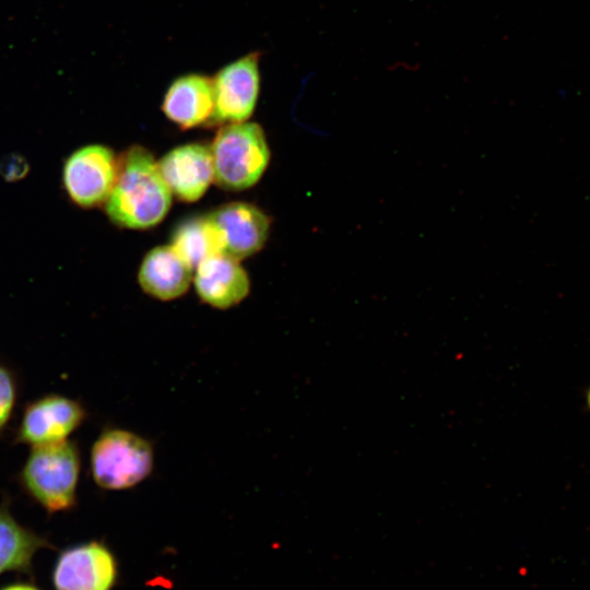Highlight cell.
<instances>
[{
    "mask_svg": "<svg viewBox=\"0 0 590 590\" xmlns=\"http://www.w3.org/2000/svg\"><path fill=\"white\" fill-rule=\"evenodd\" d=\"M172 204V191L153 155L132 146L118 158L116 179L105 211L118 226L142 229L158 224Z\"/></svg>",
    "mask_w": 590,
    "mask_h": 590,
    "instance_id": "cell-1",
    "label": "cell"
},
{
    "mask_svg": "<svg viewBox=\"0 0 590 590\" xmlns=\"http://www.w3.org/2000/svg\"><path fill=\"white\" fill-rule=\"evenodd\" d=\"M213 181L228 190L253 186L264 173L270 151L262 128L255 122L226 123L210 146Z\"/></svg>",
    "mask_w": 590,
    "mask_h": 590,
    "instance_id": "cell-2",
    "label": "cell"
},
{
    "mask_svg": "<svg viewBox=\"0 0 590 590\" xmlns=\"http://www.w3.org/2000/svg\"><path fill=\"white\" fill-rule=\"evenodd\" d=\"M79 475L80 455L69 440L33 446L22 470L25 488L50 512L74 505Z\"/></svg>",
    "mask_w": 590,
    "mask_h": 590,
    "instance_id": "cell-3",
    "label": "cell"
},
{
    "mask_svg": "<svg viewBox=\"0 0 590 590\" xmlns=\"http://www.w3.org/2000/svg\"><path fill=\"white\" fill-rule=\"evenodd\" d=\"M154 463L152 444L130 430H104L91 451L95 483L105 489H127L145 480Z\"/></svg>",
    "mask_w": 590,
    "mask_h": 590,
    "instance_id": "cell-4",
    "label": "cell"
},
{
    "mask_svg": "<svg viewBox=\"0 0 590 590\" xmlns=\"http://www.w3.org/2000/svg\"><path fill=\"white\" fill-rule=\"evenodd\" d=\"M118 169L115 153L103 144H88L66 160L62 184L69 199L78 206L91 209L106 202Z\"/></svg>",
    "mask_w": 590,
    "mask_h": 590,
    "instance_id": "cell-5",
    "label": "cell"
},
{
    "mask_svg": "<svg viewBox=\"0 0 590 590\" xmlns=\"http://www.w3.org/2000/svg\"><path fill=\"white\" fill-rule=\"evenodd\" d=\"M260 54L250 52L221 68L212 78L214 110L210 121H246L253 113L260 91Z\"/></svg>",
    "mask_w": 590,
    "mask_h": 590,
    "instance_id": "cell-6",
    "label": "cell"
},
{
    "mask_svg": "<svg viewBox=\"0 0 590 590\" xmlns=\"http://www.w3.org/2000/svg\"><path fill=\"white\" fill-rule=\"evenodd\" d=\"M117 576L111 552L91 542L64 551L54 571L56 590H110Z\"/></svg>",
    "mask_w": 590,
    "mask_h": 590,
    "instance_id": "cell-7",
    "label": "cell"
},
{
    "mask_svg": "<svg viewBox=\"0 0 590 590\" xmlns=\"http://www.w3.org/2000/svg\"><path fill=\"white\" fill-rule=\"evenodd\" d=\"M84 417L85 410L76 401L61 396L44 397L25 410L17 440L32 446L67 440Z\"/></svg>",
    "mask_w": 590,
    "mask_h": 590,
    "instance_id": "cell-8",
    "label": "cell"
},
{
    "mask_svg": "<svg viewBox=\"0 0 590 590\" xmlns=\"http://www.w3.org/2000/svg\"><path fill=\"white\" fill-rule=\"evenodd\" d=\"M208 216L221 232L223 253L238 261L260 250L268 238L270 220L250 203H227Z\"/></svg>",
    "mask_w": 590,
    "mask_h": 590,
    "instance_id": "cell-9",
    "label": "cell"
},
{
    "mask_svg": "<svg viewBox=\"0 0 590 590\" xmlns=\"http://www.w3.org/2000/svg\"><path fill=\"white\" fill-rule=\"evenodd\" d=\"M157 165L172 193L187 202L200 199L213 181L210 149L202 144L178 146L164 155Z\"/></svg>",
    "mask_w": 590,
    "mask_h": 590,
    "instance_id": "cell-10",
    "label": "cell"
},
{
    "mask_svg": "<svg viewBox=\"0 0 590 590\" xmlns=\"http://www.w3.org/2000/svg\"><path fill=\"white\" fill-rule=\"evenodd\" d=\"M193 282L200 298L219 309L237 305L250 288L248 275L238 260L224 253L201 261L194 269Z\"/></svg>",
    "mask_w": 590,
    "mask_h": 590,
    "instance_id": "cell-11",
    "label": "cell"
},
{
    "mask_svg": "<svg viewBox=\"0 0 590 590\" xmlns=\"http://www.w3.org/2000/svg\"><path fill=\"white\" fill-rule=\"evenodd\" d=\"M162 109L182 129L209 122L214 110L212 79L201 73L178 76L168 86Z\"/></svg>",
    "mask_w": 590,
    "mask_h": 590,
    "instance_id": "cell-12",
    "label": "cell"
},
{
    "mask_svg": "<svg viewBox=\"0 0 590 590\" xmlns=\"http://www.w3.org/2000/svg\"><path fill=\"white\" fill-rule=\"evenodd\" d=\"M192 271V267L172 245L158 246L144 257L139 271V283L149 295L170 300L189 288Z\"/></svg>",
    "mask_w": 590,
    "mask_h": 590,
    "instance_id": "cell-13",
    "label": "cell"
},
{
    "mask_svg": "<svg viewBox=\"0 0 590 590\" xmlns=\"http://www.w3.org/2000/svg\"><path fill=\"white\" fill-rule=\"evenodd\" d=\"M170 245L193 270L204 259L224 251L221 232L208 215L182 222Z\"/></svg>",
    "mask_w": 590,
    "mask_h": 590,
    "instance_id": "cell-14",
    "label": "cell"
},
{
    "mask_svg": "<svg viewBox=\"0 0 590 590\" xmlns=\"http://www.w3.org/2000/svg\"><path fill=\"white\" fill-rule=\"evenodd\" d=\"M44 545L43 539L0 509V574L27 569L35 552Z\"/></svg>",
    "mask_w": 590,
    "mask_h": 590,
    "instance_id": "cell-15",
    "label": "cell"
},
{
    "mask_svg": "<svg viewBox=\"0 0 590 590\" xmlns=\"http://www.w3.org/2000/svg\"><path fill=\"white\" fill-rule=\"evenodd\" d=\"M15 401V385L10 371L0 365V430L11 416Z\"/></svg>",
    "mask_w": 590,
    "mask_h": 590,
    "instance_id": "cell-16",
    "label": "cell"
},
{
    "mask_svg": "<svg viewBox=\"0 0 590 590\" xmlns=\"http://www.w3.org/2000/svg\"><path fill=\"white\" fill-rule=\"evenodd\" d=\"M1 590H38V589L30 585L17 583V585L8 586Z\"/></svg>",
    "mask_w": 590,
    "mask_h": 590,
    "instance_id": "cell-17",
    "label": "cell"
},
{
    "mask_svg": "<svg viewBox=\"0 0 590 590\" xmlns=\"http://www.w3.org/2000/svg\"><path fill=\"white\" fill-rule=\"evenodd\" d=\"M586 405H587L588 410L590 411V386L586 390Z\"/></svg>",
    "mask_w": 590,
    "mask_h": 590,
    "instance_id": "cell-18",
    "label": "cell"
}]
</instances>
